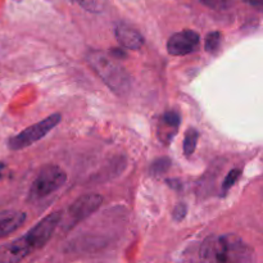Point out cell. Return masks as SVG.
Wrapping results in <instances>:
<instances>
[{
	"label": "cell",
	"instance_id": "5",
	"mask_svg": "<svg viewBox=\"0 0 263 263\" xmlns=\"http://www.w3.org/2000/svg\"><path fill=\"white\" fill-rule=\"evenodd\" d=\"M200 45L199 33L193 30H184L174 33L167 41V50L171 55H186L197 50Z\"/></svg>",
	"mask_w": 263,
	"mask_h": 263
},
{
	"label": "cell",
	"instance_id": "8",
	"mask_svg": "<svg viewBox=\"0 0 263 263\" xmlns=\"http://www.w3.org/2000/svg\"><path fill=\"white\" fill-rule=\"evenodd\" d=\"M180 122H181V117L177 112L170 110L166 112L159 120L158 125V138L162 143L168 144L174 140L176 136L177 131H179Z\"/></svg>",
	"mask_w": 263,
	"mask_h": 263
},
{
	"label": "cell",
	"instance_id": "20",
	"mask_svg": "<svg viewBox=\"0 0 263 263\" xmlns=\"http://www.w3.org/2000/svg\"><path fill=\"white\" fill-rule=\"evenodd\" d=\"M5 170V164L4 163H0V179H2L3 176V171Z\"/></svg>",
	"mask_w": 263,
	"mask_h": 263
},
{
	"label": "cell",
	"instance_id": "10",
	"mask_svg": "<svg viewBox=\"0 0 263 263\" xmlns=\"http://www.w3.org/2000/svg\"><path fill=\"white\" fill-rule=\"evenodd\" d=\"M116 37L121 45L131 49V50L140 49L144 44V37L141 36V33L131 26L123 25V23L116 27Z\"/></svg>",
	"mask_w": 263,
	"mask_h": 263
},
{
	"label": "cell",
	"instance_id": "9",
	"mask_svg": "<svg viewBox=\"0 0 263 263\" xmlns=\"http://www.w3.org/2000/svg\"><path fill=\"white\" fill-rule=\"evenodd\" d=\"M26 221V213L21 211H2L0 212V239L10 235L20 229Z\"/></svg>",
	"mask_w": 263,
	"mask_h": 263
},
{
	"label": "cell",
	"instance_id": "16",
	"mask_svg": "<svg viewBox=\"0 0 263 263\" xmlns=\"http://www.w3.org/2000/svg\"><path fill=\"white\" fill-rule=\"evenodd\" d=\"M200 2L212 9H226L233 4L234 0H200Z\"/></svg>",
	"mask_w": 263,
	"mask_h": 263
},
{
	"label": "cell",
	"instance_id": "7",
	"mask_svg": "<svg viewBox=\"0 0 263 263\" xmlns=\"http://www.w3.org/2000/svg\"><path fill=\"white\" fill-rule=\"evenodd\" d=\"M32 252L35 251L23 235L0 247V263H20Z\"/></svg>",
	"mask_w": 263,
	"mask_h": 263
},
{
	"label": "cell",
	"instance_id": "1",
	"mask_svg": "<svg viewBox=\"0 0 263 263\" xmlns=\"http://www.w3.org/2000/svg\"><path fill=\"white\" fill-rule=\"evenodd\" d=\"M200 263H254V252L235 234L211 235L200 247Z\"/></svg>",
	"mask_w": 263,
	"mask_h": 263
},
{
	"label": "cell",
	"instance_id": "13",
	"mask_svg": "<svg viewBox=\"0 0 263 263\" xmlns=\"http://www.w3.org/2000/svg\"><path fill=\"white\" fill-rule=\"evenodd\" d=\"M80 5L87 12L91 13H100L104 10L107 5V0H77Z\"/></svg>",
	"mask_w": 263,
	"mask_h": 263
},
{
	"label": "cell",
	"instance_id": "3",
	"mask_svg": "<svg viewBox=\"0 0 263 263\" xmlns=\"http://www.w3.org/2000/svg\"><path fill=\"white\" fill-rule=\"evenodd\" d=\"M67 180V174L58 166H46L39 172L30 189V199L40 200L53 194L55 190L63 186Z\"/></svg>",
	"mask_w": 263,
	"mask_h": 263
},
{
	"label": "cell",
	"instance_id": "19",
	"mask_svg": "<svg viewBox=\"0 0 263 263\" xmlns=\"http://www.w3.org/2000/svg\"><path fill=\"white\" fill-rule=\"evenodd\" d=\"M112 54L115 57H117V58H126V53L123 50H121V49H113L112 50Z\"/></svg>",
	"mask_w": 263,
	"mask_h": 263
},
{
	"label": "cell",
	"instance_id": "4",
	"mask_svg": "<svg viewBox=\"0 0 263 263\" xmlns=\"http://www.w3.org/2000/svg\"><path fill=\"white\" fill-rule=\"evenodd\" d=\"M61 120L62 116L59 115V113H54V115L44 118L40 122L25 128L22 133H20L18 135L13 136V138L10 139L9 148L12 149V151H20V149L27 148V146L32 145L33 143H36V141L43 139L45 135H48L57 125H59Z\"/></svg>",
	"mask_w": 263,
	"mask_h": 263
},
{
	"label": "cell",
	"instance_id": "12",
	"mask_svg": "<svg viewBox=\"0 0 263 263\" xmlns=\"http://www.w3.org/2000/svg\"><path fill=\"white\" fill-rule=\"evenodd\" d=\"M221 41H222V35L218 31L215 32H210L205 36L204 40V49L208 53H216L220 49Z\"/></svg>",
	"mask_w": 263,
	"mask_h": 263
},
{
	"label": "cell",
	"instance_id": "6",
	"mask_svg": "<svg viewBox=\"0 0 263 263\" xmlns=\"http://www.w3.org/2000/svg\"><path fill=\"white\" fill-rule=\"evenodd\" d=\"M102 197L98 194L82 195L81 198L74 200L73 204L68 210L69 217L72 218V222H80V221H84L85 218L91 216L102 205Z\"/></svg>",
	"mask_w": 263,
	"mask_h": 263
},
{
	"label": "cell",
	"instance_id": "14",
	"mask_svg": "<svg viewBox=\"0 0 263 263\" xmlns=\"http://www.w3.org/2000/svg\"><path fill=\"white\" fill-rule=\"evenodd\" d=\"M170 166H171V161H170L168 158L157 159V161H154L153 163H152V167H151L152 175L157 176V175L164 174V172H167V170L170 168Z\"/></svg>",
	"mask_w": 263,
	"mask_h": 263
},
{
	"label": "cell",
	"instance_id": "2",
	"mask_svg": "<svg viewBox=\"0 0 263 263\" xmlns=\"http://www.w3.org/2000/svg\"><path fill=\"white\" fill-rule=\"evenodd\" d=\"M87 62L113 92L117 95L127 94L131 81L130 76L122 66L112 61L107 54L102 51H90L87 54Z\"/></svg>",
	"mask_w": 263,
	"mask_h": 263
},
{
	"label": "cell",
	"instance_id": "15",
	"mask_svg": "<svg viewBox=\"0 0 263 263\" xmlns=\"http://www.w3.org/2000/svg\"><path fill=\"white\" fill-rule=\"evenodd\" d=\"M240 175H241L240 170H233V171L229 172L228 176L225 177V180H223V182H222V192L228 193L229 190H230L231 187L235 185V182L238 181L239 177H240Z\"/></svg>",
	"mask_w": 263,
	"mask_h": 263
},
{
	"label": "cell",
	"instance_id": "17",
	"mask_svg": "<svg viewBox=\"0 0 263 263\" xmlns=\"http://www.w3.org/2000/svg\"><path fill=\"white\" fill-rule=\"evenodd\" d=\"M185 216H186V205H185L184 203H180V204H177L174 210L175 221L184 220Z\"/></svg>",
	"mask_w": 263,
	"mask_h": 263
},
{
	"label": "cell",
	"instance_id": "11",
	"mask_svg": "<svg viewBox=\"0 0 263 263\" xmlns=\"http://www.w3.org/2000/svg\"><path fill=\"white\" fill-rule=\"evenodd\" d=\"M198 139H199V133L195 128H189L185 134L184 138V153L186 157H190L194 154L195 148H197Z\"/></svg>",
	"mask_w": 263,
	"mask_h": 263
},
{
	"label": "cell",
	"instance_id": "18",
	"mask_svg": "<svg viewBox=\"0 0 263 263\" xmlns=\"http://www.w3.org/2000/svg\"><path fill=\"white\" fill-rule=\"evenodd\" d=\"M244 2L248 3L249 5H252V7L258 8V9H261L262 4H263V0H244Z\"/></svg>",
	"mask_w": 263,
	"mask_h": 263
}]
</instances>
